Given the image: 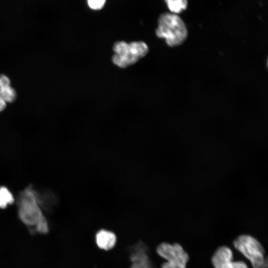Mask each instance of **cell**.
Listing matches in <instances>:
<instances>
[{"instance_id":"6da1fadb","label":"cell","mask_w":268,"mask_h":268,"mask_svg":"<svg viewBox=\"0 0 268 268\" xmlns=\"http://www.w3.org/2000/svg\"><path fill=\"white\" fill-rule=\"evenodd\" d=\"M18 214L25 224L34 227L38 232L46 234L48 232V224L40 207L38 195L31 187L26 188L20 195Z\"/></svg>"},{"instance_id":"7a4b0ae2","label":"cell","mask_w":268,"mask_h":268,"mask_svg":"<svg viewBox=\"0 0 268 268\" xmlns=\"http://www.w3.org/2000/svg\"><path fill=\"white\" fill-rule=\"evenodd\" d=\"M155 34L158 38L164 39L168 46L174 47L185 41L188 32L184 21L178 14L166 12L158 17Z\"/></svg>"},{"instance_id":"3957f363","label":"cell","mask_w":268,"mask_h":268,"mask_svg":"<svg viewBox=\"0 0 268 268\" xmlns=\"http://www.w3.org/2000/svg\"><path fill=\"white\" fill-rule=\"evenodd\" d=\"M112 61L117 67L125 68L138 62L147 54L149 48L143 41H132L129 43L124 41L114 43Z\"/></svg>"},{"instance_id":"277c9868","label":"cell","mask_w":268,"mask_h":268,"mask_svg":"<svg viewBox=\"0 0 268 268\" xmlns=\"http://www.w3.org/2000/svg\"><path fill=\"white\" fill-rule=\"evenodd\" d=\"M233 244L235 248L250 261L254 268H267L264 250L256 239L249 235H241Z\"/></svg>"},{"instance_id":"5b68a950","label":"cell","mask_w":268,"mask_h":268,"mask_svg":"<svg viewBox=\"0 0 268 268\" xmlns=\"http://www.w3.org/2000/svg\"><path fill=\"white\" fill-rule=\"evenodd\" d=\"M157 252L167 261L162 268H186L189 256L180 245L163 243L157 247Z\"/></svg>"},{"instance_id":"8992f818","label":"cell","mask_w":268,"mask_h":268,"mask_svg":"<svg viewBox=\"0 0 268 268\" xmlns=\"http://www.w3.org/2000/svg\"><path fill=\"white\" fill-rule=\"evenodd\" d=\"M233 254L231 249L226 246L218 248L212 257L214 268H232L234 262H232Z\"/></svg>"},{"instance_id":"52a82bcc","label":"cell","mask_w":268,"mask_h":268,"mask_svg":"<svg viewBox=\"0 0 268 268\" xmlns=\"http://www.w3.org/2000/svg\"><path fill=\"white\" fill-rule=\"evenodd\" d=\"M134 248L131 255V268H153L144 247L140 244Z\"/></svg>"},{"instance_id":"ba28073f","label":"cell","mask_w":268,"mask_h":268,"mask_svg":"<svg viewBox=\"0 0 268 268\" xmlns=\"http://www.w3.org/2000/svg\"><path fill=\"white\" fill-rule=\"evenodd\" d=\"M98 247L104 250H109L116 244L117 238L115 234L110 231L102 229L97 232L95 236Z\"/></svg>"},{"instance_id":"9c48e42d","label":"cell","mask_w":268,"mask_h":268,"mask_svg":"<svg viewBox=\"0 0 268 268\" xmlns=\"http://www.w3.org/2000/svg\"><path fill=\"white\" fill-rule=\"evenodd\" d=\"M170 12L179 14L186 10L188 6V0H164Z\"/></svg>"},{"instance_id":"30bf717a","label":"cell","mask_w":268,"mask_h":268,"mask_svg":"<svg viewBox=\"0 0 268 268\" xmlns=\"http://www.w3.org/2000/svg\"><path fill=\"white\" fill-rule=\"evenodd\" d=\"M0 97L6 103L12 102L15 99L16 93L10 84H0Z\"/></svg>"},{"instance_id":"8fae6325","label":"cell","mask_w":268,"mask_h":268,"mask_svg":"<svg viewBox=\"0 0 268 268\" xmlns=\"http://www.w3.org/2000/svg\"><path fill=\"white\" fill-rule=\"evenodd\" d=\"M14 199L12 193L5 187H0V208H4L12 204Z\"/></svg>"},{"instance_id":"7c38bea8","label":"cell","mask_w":268,"mask_h":268,"mask_svg":"<svg viewBox=\"0 0 268 268\" xmlns=\"http://www.w3.org/2000/svg\"><path fill=\"white\" fill-rule=\"evenodd\" d=\"M88 7L92 10L101 9L105 5L106 0H86Z\"/></svg>"},{"instance_id":"4fadbf2b","label":"cell","mask_w":268,"mask_h":268,"mask_svg":"<svg viewBox=\"0 0 268 268\" xmlns=\"http://www.w3.org/2000/svg\"><path fill=\"white\" fill-rule=\"evenodd\" d=\"M232 268H248L246 264L242 261L234 262Z\"/></svg>"},{"instance_id":"5bb4252c","label":"cell","mask_w":268,"mask_h":268,"mask_svg":"<svg viewBox=\"0 0 268 268\" xmlns=\"http://www.w3.org/2000/svg\"><path fill=\"white\" fill-rule=\"evenodd\" d=\"M6 102L0 97V112L3 111L6 107Z\"/></svg>"},{"instance_id":"9a60e30c","label":"cell","mask_w":268,"mask_h":268,"mask_svg":"<svg viewBox=\"0 0 268 268\" xmlns=\"http://www.w3.org/2000/svg\"></svg>"}]
</instances>
